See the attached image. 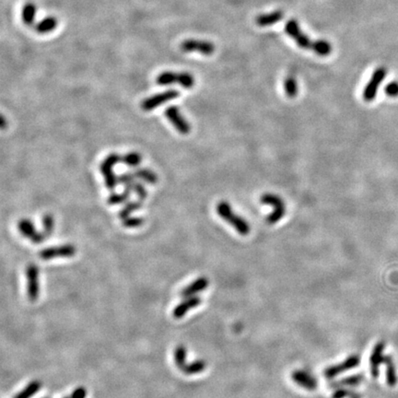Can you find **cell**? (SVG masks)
Masks as SVG:
<instances>
[{"mask_svg":"<svg viewBox=\"0 0 398 398\" xmlns=\"http://www.w3.org/2000/svg\"><path fill=\"white\" fill-rule=\"evenodd\" d=\"M217 212L220 217L230 223L240 234L247 235L250 232V226L248 222L243 218L235 214L232 210V206L228 202H220L218 204Z\"/></svg>","mask_w":398,"mask_h":398,"instance_id":"6da1fadb","label":"cell"},{"mask_svg":"<svg viewBox=\"0 0 398 398\" xmlns=\"http://www.w3.org/2000/svg\"><path fill=\"white\" fill-rule=\"evenodd\" d=\"M158 85L167 86L179 84L183 88L191 89L195 85V78L188 72H171L165 71L157 77Z\"/></svg>","mask_w":398,"mask_h":398,"instance_id":"7a4b0ae2","label":"cell"},{"mask_svg":"<svg viewBox=\"0 0 398 398\" xmlns=\"http://www.w3.org/2000/svg\"><path fill=\"white\" fill-rule=\"evenodd\" d=\"M119 162H122V157L117 153H111L102 161L100 166L101 174L104 178L105 186L109 190H115L117 187L118 177H116L114 171V167Z\"/></svg>","mask_w":398,"mask_h":398,"instance_id":"3957f363","label":"cell"},{"mask_svg":"<svg viewBox=\"0 0 398 398\" xmlns=\"http://www.w3.org/2000/svg\"><path fill=\"white\" fill-rule=\"evenodd\" d=\"M261 203L264 205H269L273 208V211L267 218V222L269 224H275L284 217L286 207L285 203L280 197L273 194H265L261 197Z\"/></svg>","mask_w":398,"mask_h":398,"instance_id":"277c9868","label":"cell"},{"mask_svg":"<svg viewBox=\"0 0 398 398\" xmlns=\"http://www.w3.org/2000/svg\"><path fill=\"white\" fill-rule=\"evenodd\" d=\"M285 31L296 42L298 46L301 48L313 50L315 42H313L306 34L303 33L298 24L297 20H288L285 25Z\"/></svg>","mask_w":398,"mask_h":398,"instance_id":"5b68a950","label":"cell"},{"mask_svg":"<svg viewBox=\"0 0 398 398\" xmlns=\"http://www.w3.org/2000/svg\"><path fill=\"white\" fill-rule=\"evenodd\" d=\"M387 75V70L385 67H378L373 72V76L365 87L363 91V99L364 101H373L378 93L379 87L382 84L383 80Z\"/></svg>","mask_w":398,"mask_h":398,"instance_id":"8992f818","label":"cell"},{"mask_svg":"<svg viewBox=\"0 0 398 398\" xmlns=\"http://www.w3.org/2000/svg\"><path fill=\"white\" fill-rule=\"evenodd\" d=\"M180 96V92L176 90H168L155 95L151 96L141 102V108L145 112H150L156 109L159 106L164 104L167 101L174 100Z\"/></svg>","mask_w":398,"mask_h":398,"instance_id":"52a82bcc","label":"cell"},{"mask_svg":"<svg viewBox=\"0 0 398 398\" xmlns=\"http://www.w3.org/2000/svg\"><path fill=\"white\" fill-rule=\"evenodd\" d=\"M164 114L167 119L169 122H171V125L181 135H188L190 133L191 130L190 124L183 116L179 107L174 105L169 106L167 107Z\"/></svg>","mask_w":398,"mask_h":398,"instance_id":"ba28073f","label":"cell"},{"mask_svg":"<svg viewBox=\"0 0 398 398\" xmlns=\"http://www.w3.org/2000/svg\"><path fill=\"white\" fill-rule=\"evenodd\" d=\"M27 295L30 302H35L40 294L39 268L34 264H30L26 268Z\"/></svg>","mask_w":398,"mask_h":398,"instance_id":"9c48e42d","label":"cell"},{"mask_svg":"<svg viewBox=\"0 0 398 398\" xmlns=\"http://www.w3.org/2000/svg\"><path fill=\"white\" fill-rule=\"evenodd\" d=\"M180 48L185 53L197 52L204 56H211L215 51V46L211 42L197 39H188L182 42Z\"/></svg>","mask_w":398,"mask_h":398,"instance_id":"30bf717a","label":"cell"},{"mask_svg":"<svg viewBox=\"0 0 398 398\" xmlns=\"http://www.w3.org/2000/svg\"><path fill=\"white\" fill-rule=\"evenodd\" d=\"M359 363H360V358L358 355H351L348 358H346L342 363H339L334 366H329L325 369L323 371V377L327 379L335 378L341 373L358 367Z\"/></svg>","mask_w":398,"mask_h":398,"instance_id":"8fae6325","label":"cell"},{"mask_svg":"<svg viewBox=\"0 0 398 398\" xmlns=\"http://www.w3.org/2000/svg\"><path fill=\"white\" fill-rule=\"evenodd\" d=\"M76 247L72 244L46 248L41 251L39 256L43 260H51L56 257H71L76 255Z\"/></svg>","mask_w":398,"mask_h":398,"instance_id":"7c38bea8","label":"cell"},{"mask_svg":"<svg viewBox=\"0 0 398 398\" xmlns=\"http://www.w3.org/2000/svg\"><path fill=\"white\" fill-rule=\"evenodd\" d=\"M18 229H19V232L24 237L29 239L34 244H40L41 242H44V240L46 239L45 235L43 234V232L36 231L33 223L28 219L20 220L18 223Z\"/></svg>","mask_w":398,"mask_h":398,"instance_id":"4fadbf2b","label":"cell"},{"mask_svg":"<svg viewBox=\"0 0 398 398\" xmlns=\"http://www.w3.org/2000/svg\"><path fill=\"white\" fill-rule=\"evenodd\" d=\"M384 348H385V343L383 341L377 343L373 348V352L370 358L371 373L373 378H378L379 368L380 365L383 363V358H384V355H383Z\"/></svg>","mask_w":398,"mask_h":398,"instance_id":"5bb4252c","label":"cell"},{"mask_svg":"<svg viewBox=\"0 0 398 398\" xmlns=\"http://www.w3.org/2000/svg\"><path fill=\"white\" fill-rule=\"evenodd\" d=\"M293 382L303 388L313 391L317 388L318 382L312 374L305 371H295L292 374Z\"/></svg>","mask_w":398,"mask_h":398,"instance_id":"9a60e30c","label":"cell"},{"mask_svg":"<svg viewBox=\"0 0 398 398\" xmlns=\"http://www.w3.org/2000/svg\"><path fill=\"white\" fill-rule=\"evenodd\" d=\"M202 300L201 298L197 296H192V297L186 298L185 301H183L181 303H179L176 307L173 309L172 316L175 319H181L184 317L190 309L196 308L200 305Z\"/></svg>","mask_w":398,"mask_h":398,"instance_id":"2e32d148","label":"cell"},{"mask_svg":"<svg viewBox=\"0 0 398 398\" xmlns=\"http://www.w3.org/2000/svg\"><path fill=\"white\" fill-rule=\"evenodd\" d=\"M208 278L206 277H200L197 278L194 282L189 284L182 291L180 295L182 298H189L195 296L197 293H201L208 287Z\"/></svg>","mask_w":398,"mask_h":398,"instance_id":"e0dca14e","label":"cell"},{"mask_svg":"<svg viewBox=\"0 0 398 398\" xmlns=\"http://www.w3.org/2000/svg\"><path fill=\"white\" fill-rule=\"evenodd\" d=\"M364 381V374L358 373L354 374L347 378L342 379L340 381H336L333 383H329V387L331 388H342V387H353L357 386L358 384L363 383Z\"/></svg>","mask_w":398,"mask_h":398,"instance_id":"ac0fdd59","label":"cell"},{"mask_svg":"<svg viewBox=\"0 0 398 398\" xmlns=\"http://www.w3.org/2000/svg\"><path fill=\"white\" fill-rule=\"evenodd\" d=\"M284 18V13L281 10H276L273 11L270 13L267 14H262V15L258 16L256 19V22L258 26L260 27H266V26H270L275 24L278 22L279 20H282Z\"/></svg>","mask_w":398,"mask_h":398,"instance_id":"d6986e66","label":"cell"},{"mask_svg":"<svg viewBox=\"0 0 398 398\" xmlns=\"http://www.w3.org/2000/svg\"><path fill=\"white\" fill-rule=\"evenodd\" d=\"M383 363L386 366V382L390 387H394L397 383V375L395 371V365L391 356H384Z\"/></svg>","mask_w":398,"mask_h":398,"instance_id":"ffe728a7","label":"cell"},{"mask_svg":"<svg viewBox=\"0 0 398 398\" xmlns=\"http://www.w3.org/2000/svg\"><path fill=\"white\" fill-rule=\"evenodd\" d=\"M134 173L137 179H140L142 181L152 185V186L156 185L159 181V178H158L156 173L148 168H138L134 171Z\"/></svg>","mask_w":398,"mask_h":398,"instance_id":"44dd1931","label":"cell"},{"mask_svg":"<svg viewBox=\"0 0 398 398\" xmlns=\"http://www.w3.org/2000/svg\"><path fill=\"white\" fill-rule=\"evenodd\" d=\"M57 26V20L55 17H47L41 20L35 26V30L38 33L45 34L55 30Z\"/></svg>","mask_w":398,"mask_h":398,"instance_id":"7402d4cb","label":"cell"},{"mask_svg":"<svg viewBox=\"0 0 398 398\" xmlns=\"http://www.w3.org/2000/svg\"><path fill=\"white\" fill-rule=\"evenodd\" d=\"M36 10H37L36 6L31 2L27 3L22 8L21 19L25 25L31 26L33 24L35 19Z\"/></svg>","mask_w":398,"mask_h":398,"instance_id":"603a6c76","label":"cell"},{"mask_svg":"<svg viewBox=\"0 0 398 398\" xmlns=\"http://www.w3.org/2000/svg\"><path fill=\"white\" fill-rule=\"evenodd\" d=\"M42 387V383L40 381H32L30 382L25 388L21 390L20 393H17L13 398H31L35 393L39 392Z\"/></svg>","mask_w":398,"mask_h":398,"instance_id":"cb8c5ba5","label":"cell"},{"mask_svg":"<svg viewBox=\"0 0 398 398\" xmlns=\"http://www.w3.org/2000/svg\"><path fill=\"white\" fill-rule=\"evenodd\" d=\"M206 367H207V363L205 360L197 359V360H195L194 363L187 364L184 368L182 369L181 371L187 375H193V374H197V373L204 372Z\"/></svg>","mask_w":398,"mask_h":398,"instance_id":"d4e9b609","label":"cell"},{"mask_svg":"<svg viewBox=\"0 0 398 398\" xmlns=\"http://www.w3.org/2000/svg\"><path fill=\"white\" fill-rule=\"evenodd\" d=\"M131 193L132 191L129 188L125 187V190L123 191V193H120V194L113 193V194H111L108 197V199H107V203L109 205H111V206L123 204V203H125V202L127 201L129 199Z\"/></svg>","mask_w":398,"mask_h":398,"instance_id":"484cf974","label":"cell"},{"mask_svg":"<svg viewBox=\"0 0 398 398\" xmlns=\"http://www.w3.org/2000/svg\"><path fill=\"white\" fill-rule=\"evenodd\" d=\"M142 200H137V201H132L129 203H126V206L122 208L121 210L118 213V217L120 220H125L126 218L130 217V214L133 212L136 211L138 209H140L142 207Z\"/></svg>","mask_w":398,"mask_h":398,"instance_id":"4316f807","label":"cell"},{"mask_svg":"<svg viewBox=\"0 0 398 398\" xmlns=\"http://www.w3.org/2000/svg\"><path fill=\"white\" fill-rule=\"evenodd\" d=\"M187 348L183 345H179L173 353L174 363L178 368L182 370L187 365Z\"/></svg>","mask_w":398,"mask_h":398,"instance_id":"83f0119b","label":"cell"},{"mask_svg":"<svg viewBox=\"0 0 398 398\" xmlns=\"http://www.w3.org/2000/svg\"><path fill=\"white\" fill-rule=\"evenodd\" d=\"M284 91L286 95L293 99L298 94V83L296 79L293 76H288L284 81Z\"/></svg>","mask_w":398,"mask_h":398,"instance_id":"f1b7e54d","label":"cell"},{"mask_svg":"<svg viewBox=\"0 0 398 398\" xmlns=\"http://www.w3.org/2000/svg\"><path fill=\"white\" fill-rule=\"evenodd\" d=\"M333 47L331 44L325 40H318L314 44L313 52L318 56H329L332 53Z\"/></svg>","mask_w":398,"mask_h":398,"instance_id":"f546056e","label":"cell"},{"mask_svg":"<svg viewBox=\"0 0 398 398\" xmlns=\"http://www.w3.org/2000/svg\"><path fill=\"white\" fill-rule=\"evenodd\" d=\"M142 161V157L138 152H128L122 157V162L129 167L138 166Z\"/></svg>","mask_w":398,"mask_h":398,"instance_id":"4dcf8cb0","label":"cell"},{"mask_svg":"<svg viewBox=\"0 0 398 398\" xmlns=\"http://www.w3.org/2000/svg\"><path fill=\"white\" fill-rule=\"evenodd\" d=\"M55 229V220L54 217L47 213L43 217V234L45 237H50Z\"/></svg>","mask_w":398,"mask_h":398,"instance_id":"1f68e13d","label":"cell"},{"mask_svg":"<svg viewBox=\"0 0 398 398\" xmlns=\"http://www.w3.org/2000/svg\"><path fill=\"white\" fill-rule=\"evenodd\" d=\"M125 187L129 188L132 192L136 193V196L139 198V200L143 201L148 197V192H147L146 187H144L141 183H139V182H133L132 184Z\"/></svg>","mask_w":398,"mask_h":398,"instance_id":"d6a6232c","label":"cell"},{"mask_svg":"<svg viewBox=\"0 0 398 398\" xmlns=\"http://www.w3.org/2000/svg\"><path fill=\"white\" fill-rule=\"evenodd\" d=\"M124 227L132 229V228L140 227L144 224V219L140 217H128L122 221Z\"/></svg>","mask_w":398,"mask_h":398,"instance_id":"836d02e7","label":"cell"},{"mask_svg":"<svg viewBox=\"0 0 398 398\" xmlns=\"http://www.w3.org/2000/svg\"><path fill=\"white\" fill-rule=\"evenodd\" d=\"M136 177L134 172H126V173H122L118 176V183L123 185L124 187H126L132 184L133 182L136 181Z\"/></svg>","mask_w":398,"mask_h":398,"instance_id":"e575fe53","label":"cell"},{"mask_svg":"<svg viewBox=\"0 0 398 398\" xmlns=\"http://www.w3.org/2000/svg\"><path fill=\"white\" fill-rule=\"evenodd\" d=\"M355 392L351 389L346 388V387L338 388L333 393L332 398H347L351 396Z\"/></svg>","mask_w":398,"mask_h":398,"instance_id":"d590c367","label":"cell"},{"mask_svg":"<svg viewBox=\"0 0 398 398\" xmlns=\"http://www.w3.org/2000/svg\"><path fill=\"white\" fill-rule=\"evenodd\" d=\"M385 93H386V95L392 97V98L398 97L397 81H393V82L389 83L388 85L385 87Z\"/></svg>","mask_w":398,"mask_h":398,"instance_id":"8d00e7d4","label":"cell"},{"mask_svg":"<svg viewBox=\"0 0 398 398\" xmlns=\"http://www.w3.org/2000/svg\"><path fill=\"white\" fill-rule=\"evenodd\" d=\"M87 396V390L83 386H80L73 391L71 393V398H86Z\"/></svg>","mask_w":398,"mask_h":398,"instance_id":"74e56055","label":"cell"},{"mask_svg":"<svg viewBox=\"0 0 398 398\" xmlns=\"http://www.w3.org/2000/svg\"><path fill=\"white\" fill-rule=\"evenodd\" d=\"M1 127H2V129H4L6 126V119L4 116H2V118H1Z\"/></svg>","mask_w":398,"mask_h":398,"instance_id":"f35d334b","label":"cell"},{"mask_svg":"<svg viewBox=\"0 0 398 398\" xmlns=\"http://www.w3.org/2000/svg\"><path fill=\"white\" fill-rule=\"evenodd\" d=\"M363 397V395L360 394V393H353L352 395L350 396V398H361Z\"/></svg>","mask_w":398,"mask_h":398,"instance_id":"ab89813d","label":"cell"},{"mask_svg":"<svg viewBox=\"0 0 398 398\" xmlns=\"http://www.w3.org/2000/svg\"><path fill=\"white\" fill-rule=\"evenodd\" d=\"M64 398H71V397H70V396H69V397H64Z\"/></svg>","mask_w":398,"mask_h":398,"instance_id":"60d3db41","label":"cell"}]
</instances>
